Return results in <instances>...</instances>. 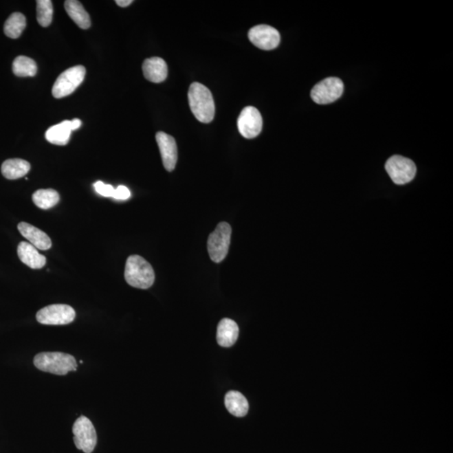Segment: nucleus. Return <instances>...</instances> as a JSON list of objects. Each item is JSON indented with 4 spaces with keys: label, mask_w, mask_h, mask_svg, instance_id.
<instances>
[{
    "label": "nucleus",
    "mask_w": 453,
    "mask_h": 453,
    "mask_svg": "<svg viewBox=\"0 0 453 453\" xmlns=\"http://www.w3.org/2000/svg\"><path fill=\"white\" fill-rule=\"evenodd\" d=\"M190 108L201 123L209 124L214 119L215 104L211 91L199 82H193L188 91Z\"/></svg>",
    "instance_id": "obj_1"
},
{
    "label": "nucleus",
    "mask_w": 453,
    "mask_h": 453,
    "mask_svg": "<svg viewBox=\"0 0 453 453\" xmlns=\"http://www.w3.org/2000/svg\"><path fill=\"white\" fill-rule=\"evenodd\" d=\"M124 278L135 288L149 289L155 283V272L149 262L140 255H131L125 265Z\"/></svg>",
    "instance_id": "obj_2"
},
{
    "label": "nucleus",
    "mask_w": 453,
    "mask_h": 453,
    "mask_svg": "<svg viewBox=\"0 0 453 453\" xmlns=\"http://www.w3.org/2000/svg\"><path fill=\"white\" fill-rule=\"evenodd\" d=\"M34 364L39 371L56 375H65L78 368L77 360L74 356L59 352L38 353L34 359Z\"/></svg>",
    "instance_id": "obj_3"
},
{
    "label": "nucleus",
    "mask_w": 453,
    "mask_h": 453,
    "mask_svg": "<svg viewBox=\"0 0 453 453\" xmlns=\"http://www.w3.org/2000/svg\"><path fill=\"white\" fill-rule=\"evenodd\" d=\"M231 234V226L223 222L220 223L216 230L209 235L208 250L213 262L220 263L226 258L230 249Z\"/></svg>",
    "instance_id": "obj_4"
},
{
    "label": "nucleus",
    "mask_w": 453,
    "mask_h": 453,
    "mask_svg": "<svg viewBox=\"0 0 453 453\" xmlns=\"http://www.w3.org/2000/svg\"><path fill=\"white\" fill-rule=\"evenodd\" d=\"M85 75L86 68L83 66H76L64 71L53 85V97L63 98L69 96L82 85Z\"/></svg>",
    "instance_id": "obj_5"
},
{
    "label": "nucleus",
    "mask_w": 453,
    "mask_h": 453,
    "mask_svg": "<svg viewBox=\"0 0 453 453\" xmlns=\"http://www.w3.org/2000/svg\"><path fill=\"white\" fill-rule=\"evenodd\" d=\"M75 446L85 453H92L96 447L98 437L92 421L86 417H80L75 421L74 428Z\"/></svg>",
    "instance_id": "obj_6"
},
{
    "label": "nucleus",
    "mask_w": 453,
    "mask_h": 453,
    "mask_svg": "<svg viewBox=\"0 0 453 453\" xmlns=\"http://www.w3.org/2000/svg\"><path fill=\"white\" fill-rule=\"evenodd\" d=\"M387 173L397 185H405L412 181L417 174V166L411 159L401 155L392 156L386 164Z\"/></svg>",
    "instance_id": "obj_7"
},
{
    "label": "nucleus",
    "mask_w": 453,
    "mask_h": 453,
    "mask_svg": "<svg viewBox=\"0 0 453 453\" xmlns=\"http://www.w3.org/2000/svg\"><path fill=\"white\" fill-rule=\"evenodd\" d=\"M75 318L74 308L65 304L50 305L36 313L37 322L44 325H67L74 322Z\"/></svg>",
    "instance_id": "obj_8"
},
{
    "label": "nucleus",
    "mask_w": 453,
    "mask_h": 453,
    "mask_svg": "<svg viewBox=\"0 0 453 453\" xmlns=\"http://www.w3.org/2000/svg\"><path fill=\"white\" fill-rule=\"evenodd\" d=\"M344 85L338 78H327L316 85L312 89L311 97L316 104H329L341 98Z\"/></svg>",
    "instance_id": "obj_9"
},
{
    "label": "nucleus",
    "mask_w": 453,
    "mask_h": 453,
    "mask_svg": "<svg viewBox=\"0 0 453 453\" xmlns=\"http://www.w3.org/2000/svg\"><path fill=\"white\" fill-rule=\"evenodd\" d=\"M263 127L262 116L256 108L249 106L242 110L238 119V128L246 139H254L261 134Z\"/></svg>",
    "instance_id": "obj_10"
},
{
    "label": "nucleus",
    "mask_w": 453,
    "mask_h": 453,
    "mask_svg": "<svg viewBox=\"0 0 453 453\" xmlns=\"http://www.w3.org/2000/svg\"><path fill=\"white\" fill-rule=\"evenodd\" d=\"M249 39L255 47L261 50L270 51L279 45L280 36L279 32L272 26L260 25L250 29Z\"/></svg>",
    "instance_id": "obj_11"
},
{
    "label": "nucleus",
    "mask_w": 453,
    "mask_h": 453,
    "mask_svg": "<svg viewBox=\"0 0 453 453\" xmlns=\"http://www.w3.org/2000/svg\"><path fill=\"white\" fill-rule=\"evenodd\" d=\"M159 151H161L163 166L168 171H173L177 162V146L173 136L164 132H158L155 135Z\"/></svg>",
    "instance_id": "obj_12"
},
{
    "label": "nucleus",
    "mask_w": 453,
    "mask_h": 453,
    "mask_svg": "<svg viewBox=\"0 0 453 453\" xmlns=\"http://www.w3.org/2000/svg\"><path fill=\"white\" fill-rule=\"evenodd\" d=\"M18 230L23 237L27 239L30 243L41 250H48L52 248V243L50 237L39 228L27 223L18 224Z\"/></svg>",
    "instance_id": "obj_13"
},
{
    "label": "nucleus",
    "mask_w": 453,
    "mask_h": 453,
    "mask_svg": "<svg viewBox=\"0 0 453 453\" xmlns=\"http://www.w3.org/2000/svg\"><path fill=\"white\" fill-rule=\"evenodd\" d=\"M142 69L144 78L154 83L165 81L168 75L167 64L161 57L146 59L143 63Z\"/></svg>",
    "instance_id": "obj_14"
},
{
    "label": "nucleus",
    "mask_w": 453,
    "mask_h": 453,
    "mask_svg": "<svg viewBox=\"0 0 453 453\" xmlns=\"http://www.w3.org/2000/svg\"><path fill=\"white\" fill-rule=\"evenodd\" d=\"M17 253L21 262L34 269L43 268L47 263V258L38 252L35 246L27 242L19 243Z\"/></svg>",
    "instance_id": "obj_15"
},
{
    "label": "nucleus",
    "mask_w": 453,
    "mask_h": 453,
    "mask_svg": "<svg viewBox=\"0 0 453 453\" xmlns=\"http://www.w3.org/2000/svg\"><path fill=\"white\" fill-rule=\"evenodd\" d=\"M239 333L237 323L230 318H224L219 323L217 341L221 347L230 348L237 341Z\"/></svg>",
    "instance_id": "obj_16"
},
{
    "label": "nucleus",
    "mask_w": 453,
    "mask_h": 453,
    "mask_svg": "<svg viewBox=\"0 0 453 453\" xmlns=\"http://www.w3.org/2000/svg\"><path fill=\"white\" fill-rule=\"evenodd\" d=\"M30 167V164L25 159H9L2 164L1 173L8 180H16L26 176Z\"/></svg>",
    "instance_id": "obj_17"
},
{
    "label": "nucleus",
    "mask_w": 453,
    "mask_h": 453,
    "mask_svg": "<svg viewBox=\"0 0 453 453\" xmlns=\"http://www.w3.org/2000/svg\"><path fill=\"white\" fill-rule=\"evenodd\" d=\"M65 9L76 25L83 30L89 29L91 26V20L89 13L83 8L81 2L77 0H67L65 2Z\"/></svg>",
    "instance_id": "obj_18"
},
{
    "label": "nucleus",
    "mask_w": 453,
    "mask_h": 453,
    "mask_svg": "<svg viewBox=\"0 0 453 453\" xmlns=\"http://www.w3.org/2000/svg\"><path fill=\"white\" fill-rule=\"evenodd\" d=\"M71 121L65 120L47 129L45 139L56 146H66L69 142L71 134Z\"/></svg>",
    "instance_id": "obj_19"
},
{
    "label": "nucleus",
    "mask_w": 453,
    "mask_h": 453,
    "mask_svg": "<svg viewBox=\"0 0 453 453\" xmlns=\"http://www.w3.org/2000/svg\"><path fill=\"white\" fill-rule=\"evenodd\" d=\"M225 406L234 417H243L249 411V403L241 392L231 390L225 395Z\"/></svg>",
    "instance_id": "obj_20"
},
{
    "label": "nucleus",
    "mask_w": 453,
    "mask_h": 453,
    "mask_svg": "<svg viewBox=\"0 0 453 453\" xmlns=\"http://www.w3.org/2000/svg\"><path fill=\"white\" fill-rule=\"evenodd\" d=\"M32 200L38 208L47 210L59 203L60 196L55 190L41 189L34 192Z\"/></svg>",
    "instance_id": "obj_21"
},
{
    "label": "nucleus",
    "mask_w": 453,
    "mask_h": 453,
    "mask_svg": "<svg viewBox=\"0 0 453 453\" xmlns=\"http://www.w3.org/2000/svg\"><path fill=\"white\" fill-rule=\"evenodd\" d=\"M26 19L21 13H13L5 21L3 32L8 37L17 39L25 29Z\"/></svg>",
    "instance_id": "obj_22"
},
{
    "label": "nucleus",
    "mask_w": 453,
    "mask_h": 453,
    "mask_svg": "<svg viewBox=\"0 0 453 453\" xmlns=\"http://www.w3.org/2000/svg\"><path fill=\"white\" fill-rule=\"evenodd\" d=\"M13 72L17 77H34L37 74V65L32 58L25 56H20L14 59L13 63Z\"/></svg>",
    "instance_id": "obj_23"
},
{
    "label": "nucleus",
    "mask_w": 453,
    "mask_h": 453,
    "mask_svg": "<svg viewBox=\"0 0 453 453\" xmlns=\"http://www.w3.org/2000/svg\"><path fill=\"white\" fill-rule=\"evenodd\" d=\"M37 21L43 27L51 25L53 6L51 0H38L36 2Z\"/></svg>",
    "instance_id": "obj_24"
},
{
    "label": "nucleus",
    "mask_w": 453,
    "mask_h": 453,
    "mask_svg": "<svg viewBox=\"0 0 453 453\" xmlns=\"http://www.w3.org/2000/svg\"><path fill=\"white\" fill-rule=\"evenodd\" d=\"M95 190L102 197H112L114 192V188L111 185L104 184L102 181H97L93 185Z\"/></svg>",
    "instance_id": "obj_25"
},
{
    "label": "nucleus",
    "mask_w": 453,
    "mask_h": 453,
    "mask_svg": "<svg viewBox=\"0 0 453 453\" xmlns=\"http://www.w3.org/2000/svg\"><path fill=\"white\" fill-rule=\"evenodd\" d=\"M131 197V192L126 188V186H118L116 189H114V192L112 197L116 200H127Z\"/></svg>",
    "instance_id": "obj_26"
},
{
    "label": "nucleus",
    "mask_w": 453,
    "mask_h": 453,
    "mask_svg": "<svg viewBox=\"0 0 453 453\" xmlns=\"http://www.w3.org/2000/svg\"><path fill=\"white\" fill-rule=\"evenodd\" d=\"M82 121L78 119H75L71 121V131H75V129H78L81 127Z\"/></svg>",
    "instance_id": "obj_27"
},
{
    "label": "nucleus",
    "mask_w": 453,
    "mask_h": 453,
    "mask_svg": "<svg viewBox=\"0 0 453 453\" xmlns=\"http://www.w3.org/2000/svg\"><path fill=\"white\" fill-rule=\"evenodd\" d=\"M133 3L132 0H117L116 3L120 7H127Z\"/></svg>",
    "instance_id": "obj_28"
}]
</instances>
